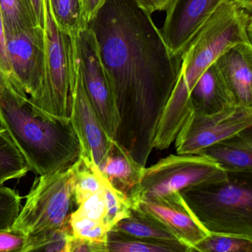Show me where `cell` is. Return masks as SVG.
Segmentation results:
<instances>
[{
    "label": "cell",
    "instance_id": "6da1fadb",
    "mask_svg": "<svg viewBox=\"0 0 252 252\" xmlns=\"http://www.w3.org/2000/svg\"><path fill=\"white\" fill-rule=\"evenodd\" d=\"M120 119L115 141L146 166L162 113L179 75L181 57L134 0H106L89 23Z\"/></svg>",
    "mask_w": 252,
    "mask_h": 252
},
{
    "label": "cell",
    "instance_id": "7a4b0ae2",
    "mask_svg": "<svg viewBox=\"0 0 252 252\" xmlns=\"http://www.w3.org/2000/svg\"><path fill=\"white\" fill-rule=\"evenodd\" d=\"M252 11L235 2L221 4L187 44L179 75L157 128L153 147L166 150L191 114L189 95L199 78L225 50L252 43Z\"/></svg>",
    "mask_w": 252,
    "mask_h": 252
},
{
    "label": "cell",
    "instance_id": "3957f363",
    "mask_svg": "<svg viewBox=\"0 0 252 252\" xmlns=\"http://www.w3.org/2000/svg\"><path fill=\"white\" fill-rule=\"evenodd\" d=\"M0 126L6 130L30 171L51 175L80 157L79 138L70 119L36 111L27 94L2 76L0 85Z\"/></svg>",
    "mask_w": 252,
    "mask_h": 252
},
{
    "label": "cell",
    "instance_id": "277c9868",
    "mask_svg": "<svg viewBox=\"0 0 252 252\" xmlns=\"http://www.w3.org/2000/svg\"><path fill=\"white\" fill-rule=\"evenodd\" d=\"M225 182L180 191L210 234L252 239V174H228Z\"/></svg>",
    "mask_w": 252,
    "mask_h": 252
},
{
    "label": "cell",
    "instance_id": "5b68a950",
    "mask_svg": "<svg viewBox=\"0 0 252 252\" xmlns=\"http://www.w3.org/2000/svg\"><path fill=\"white\" fill-rule=\"evenodd\" d=\"M76 183L73 165L35 179L11 228L26 236L68 225Z\"/></svg>",
    "mask_w": 252,
    "mask_h": 252
},
{
    "label": "cell",
    "instance_id": "8992f818",
    "mask_svg": "<svg viewBox=\"0 0 252 252\" xmlns=\"http://www.w3.org/2000/svg\"><path fill=\"white\" fill-rule=\"evenodd\" d=\"M228 179V172L208 156L170 155L156 164L144 168L141 181L128 197L131 202L159 197Z\"/></svg>",
    "mask_w": 252,
    "mask_h": 252
},
{
    "label": "cell",
    "instance_id": "52a82bcc",
    "mask_svg": "<svg viewBox=\"0 0 252 252\" xmlns=\"http://www.w3.org/2000/svg\"><path fill=\"white\" fill-rule=\"evenodd\" d=\"M45 78L43 94L33 109L51 117H69L70 37L56 25L45 0Z\"/></svg>",
    "mask_w": 252,
    "mask_h": 252
},
{
    "label": "cell",
    "instance_id": "ba28073f",
    "mask_svg": "<svg viewBox=\"0 0 252 252\" xmlns=\"http://www.w3.org/2000/svg\"><path fill=\"white\" fill-rule=\"evenodd\" d=\"M69 117L80 144V156L101 166L114 140L107 133L87 95L76 37H70Z\"/></svg>",
    "mask_w": 252,
    "mask_h": 252
},
{
    "label": "cell",
    "instance_id": "9c48e42d",
    "mask_svg": "<svg viewBox=\"0 0 252 252\" xmlns=\"http://www.w3.org/2000/svg\"><path fill=\"white\" fill-rule=\"evenodd\" d=\"M252 125V106L234 104L209 114L191 112L175 138L177 154H199Z\"/></svg>",
    "mask_w": 252,
    "mask_h": 252
},
{
    "label": "cell",
    "instance_id": "30bf717a",
    "mask_svg": "<svg viewBox=\"0 0 252 252\" xmlns=\"http://www.w3.org/2000/svg\"><path fill=\"white\" fill-rule=\"evenodd\" d=\"M13 83L31 95L35 106L42 97L45 78V35L36 26L14 33H5Z\"/></svg>",
    "mask_w": 252,
    "mask_h": 252
},
{
    "label": "cell",
    "instance_id": "8fae6325",
    "mask_svg": "<svg viewBox=\"0 0 252 252\" xmlns=\"http://www.w3.org/2000/svg\"><path fill=\"white\" fill-rule=\"evenodd\" d=\"M76 40L87 95L104 129L116 140L120 119L95 34L88 26L76 36Z\"/></svg>",
    "mask_w": 252,
    "mask_h": 252
},
{
    "label": "cell",
    "instance_id": "7c38bea8",
    "mask_svg": "<svg viewBox=\"0 0 252 252\" xmlns=\"http://www.w3.org/2000/svg\"><path fill=\"white\" fill-rule=\"evenodd\" d=\"M132 209H139L167 227L194 252V247L210 233L190 210L180 192L131 201Z\"/></svg>",
    "mask_w": 252,
    "mask_h": 252
},
{
    "label": "cell",
    "instance_id": "4fadbf2b",
    "mask_svg": "<svg viewBox=\"0 0 252 252\" xmlns=\"http://www.w3.org/2000/svg\"><path fill=\"white\" fill-rule=\"evenodd\" d=\"M226 2L234 0H172L160 33L174 56L181 57L184 48L199 29Z\"/></svg>",
    "mask_w": 252,
    "mask_h": 252
},
{
    "label": "cell",
    "instance_id": "5bb4252c",
    "mask_svg": "<svg viewBox=\"0 0 252 252\" xmlns=\"http://www.w3.org/2000/svg\"><path fill=\"white\" fill-rule=\"evenodd\" d=\"M215 64L236 104L252 106V44L230 47L217 59Z\"/></svg>",
    "mask_w": 252,
    "mask_h": 252
},
{
    "label": "cell",
    "instance_id": "9a60e30c",
    "mask_svg": "<svg viewBox=\"0 0 252 252\" xmlns=\"http://www.w3.org/2000/svg\"><path fill=\"white\" fill-rule=\"evenodd\" d=\"M189 101L192 112L202 114L216 113L237 104L215 63L194 84L190 93Z\"/></svg>",
    "mask_w": 252,
    "mask_h": 252
},
{
    "label": "cell",
    "instance_id": "2e32d148",
    "mask_svg": "<svg viewBox=\"0 0 252 252\" xmlns=\"http://www.w3.org/2000/svg\"><path fill=\"white\" fill-rule=\"evenodd\" d=\"M111 230L129 237L163 245L170 248L173 252H191V249L167 227L139 209H131L129 216L121 220Z\"/></svg>",
    "mask_w": 252,
    "mask_h": 252
},
{
    "label": "cell",
    "instance_id": "e0dca14e",
    "mask_svg": "<svg viewBox=\"0 0 252 252\" xmlns=\"http://www.w3.org/2000/svg\"><path fill=\"white\" fill-rule=\"evenodd\" d=\"M228 174L252 173V127L202 150Z\"/></svg>",
    "mask_w": 252,
    "mask_h": 252
},
{
    "label": "cell",
    "instance_id": "ac0fdd59",
    "mask_svg": "<svg viewBox=\"0 0 252 252\" xmlns=\"http://www.w3.org/2000/svg\"><path fill=\"white\" fill-rule=\"evenodd\" d=\"M145 167L114 140L113 147L98 169L113 188L129 197L141 181Z\"/></svg>",
    "mask_w": 252,
    "mask_h": 252
},
{
    "label": "cell",
    "instance_id": "d6986e66",
    "mask_svg": "<svg viewBox=\"0 0 252 252\" xmlns=\"http://www.w3.org/2000/svg\"><path fill=\"white\" fill-rule=\"evenodd\" d=\"M56 25L70 37H76L88 27L81 0H48Z\"/></svg>",
    "mask_w": 252,
    "mask_h": 252
},
{
    "label": "cell",
    "instance_id": "ffe728a7",
    "mask_svg": "<svg viewBox=\"0 0 252 252\" xmlns=\"http://www.w3.org/2000/svg\"><path fill=\"white\" fill-rule=\"evenodd\" d=\"M30 171L26 160L5 129L0 126V187L20 179Z\"/></svg>",
    "mask_w": 252,
    "mask_h": 252
},
{
    "label": "cell",
    "instance_id": "44dd1931",
    "mask_svg": "<svg viewBox=\"0 0 252 252\" xmlns=\"http://www.w3.org/2000/svg\"><path fill=\"white\" fill-rule=\"evenodd\" d=\"M0 13L5 33L40 26L32 0H0Z\"/></svg>",
    "mask_w": 252,
    "mask_h": 252
},
{
    "label": "cell",
    "instance_id": "7402d4cb",
    "mask_svg": "<svg viewBox=\"0 0 252 252\" xmlns=\"http://www.w3.org/2000/svg\"><path fill=\"white\" fill-rule=\"evenodd\" d=\"M73 165L76 174L74 200L78 206L90 196L102 190L103 178L98 167L82 156Z\"/></svg>",
    "mask_w": 252,
    "mask_h": 252
},
{
    "label": "cell",
    "instance_id": "603a6c76",
    "mask_svg": "<svg viewBox=\"0 0 252 252\" xmlns=\"http://www.w3.org/2000/svg\"><path fill=\"white\" fill-rule=\"evenodd\" d=\"M70 234L71 231L68 224L62 228L27 236L23 252H67Z\"/></svg>",
    "mask_w": 252,
    "mask_h": 252
},
{
    "label": "cell",
    "instance_id": "cb8c5ba5",
    "mask_svg": "<svg viewBox=\"0 0 252 252\" xmlns=\"http://www.w3.org/2000/svg\"><path fill=\"white\" fill-rule=\"evenodd\" d=\"M103 189L106 205L104 222L110 231L121 220L129 216L132 205L126 194L113 188L104 178Z\"/></svg>",
    "mask_w": 252,
    "mask_h": 252
},
{
    "label": "cell",
    "instance_id": "d4e9b609",
    "mask_svg": "<svg viewBox=\"0 0 252 252\" xmlns=\"http://www.w3.org/2000/svg\"><path fill=\"white\" fill-rule=\"evenodd\" d=\"M107 252H173L163 245L129 237L113 230L107 234Z\"/></svg>",
    "mask_w": 252,
    "mask_h": 252
},
{
    "label": "cell",
    "instance_id": "484cf974",
    "mask_svg": "<svg viewBox=\"0 0 252 252\" xmlns=\"http://www.w3.org/2000/svg\"><path fill=\"white\" fill-rule=\"evenodd\" d=\"M194 252H252V239L210 234L194 246Z\"/></svg>",
    "mask_w": 252,
    "mask_h": 252
},
{
    "label": "cell",
    "instance_id": "4316f807",
    "mask_svg": "<svg viewBox=\"0 0 252 252\" xmlns=\"http://www.w3.org/2000/svg\"><path fill=\"white\" fill-rule=\"evenodd\" d=\"M69 226L75 237L107 244L109 229L102 220H95L72 212L69 217Z\"/></svg>",
    "mask_w": 252,
    "mask_h": 252
},
{
    "label": "cell",
    "instance_id": "83f0119b",
    "mask_svg": "<svg viewBox=\"0 0 252 252\" xmlns=\"http://www.w3.org/2000/svg\"><path fill=\"white\" fill-rule=\"evenodd\" d=\"M73 212L80 216L104 222L106 215L104 189L83 200L78 206V209Z\"/></svg>",
    "mask_w": 252,
    "mask_h": 252
},
{
    "label": "cell",
    "instance_id": "f1b7e54d",
    "mask_svg": "<svg viewBox=\"0 0 252 252\" xmlns=\"http://www.w3.org/2000/svg\"><path fill=\"white\" fill-rule=\"evenodd\" d=\"M27 236L12 228L0 229V252H23Z\"/></svg>",
    "mask_w": 252,
    "mask_h": 252
},
{
    "label": "cell",
    "instance_id": "f546056e",
    "mask_svg": "<svg viewBox=\"0 0 252 252\" xmlns=\"http://www.w3.org/2000/svg\"><path fill=\"white\" fill-rule=\"evenodd\" d=\"M67 252H107V244L70 234Z\"/></svg>",
    "mask_w": 252,
    "mask_h": 252
},
{
    "label": "cell",
    "instance_id": "4dcf8cb0",
    "mask_svg": "<svg viewBox=\"0 0 252 252\" xmlns=\"http://www.w3.org/2000/svg\"><path fill=\"white\" fill-rule=\"evenodd\" d=\"M0 73L5 79L13 82L11 67H10L8 53H7L5 28H4L1 13H0Z\"/></svg>",
    "mask_w": 252,
    "mask_h": 252
},
{
    "label": "cell",
    "instance_id": "1f68e13d",
    "mask_svg": "<svg viewBox=\"0 0 252 252\" xmlns=\"http://www.w3.org/2000/svg\"><path fill=\"white\" fill-rule=\"evenodd\" d=\"M144 12L151 16L156 11H166L172 0H134Z\"/></svg>",
    "mask_w": 252,
    "mask_h": 252
},
{
    "label": "cell",
    "instance_id": "d6a6232c",
    "mask_svg": "<svg viewBox=\"0 0 252 252\" xmlns=\"http://www.w3.org/2000/svg\"><path fill=\"white\" fill-rule=\"evenodd\" d=\"M105 2L106 0H82L84 16L88 25L94 20Z\"/></svg>",
    "mask_w": 252,
    "mask_h": 252
},
{
    "label": "cell",
    "instance_id": "836d02e7",
    "mask_svg": "<svg viewBox=\"0 0 252 252\" xmlns=\"http://www.w3.org/2000/svg\"><path fill=\"white\" fill-rule=\"evenodd\" d=\"M39 24L43 28L45 18V0H32Z\"/></svg>",
    "mask_w": 252,
    "mask_h": 252
},
{
    "label": "cell",
    "instance_id": "e575fe53",
    "mask_svg": "<svg viewBox=\"0 0 252 252\" xmlns=\"http://www.w3.org/2000/svg\"><path fill=\"white\" fill-rule=\"evenodd\" d=\"M234 2L242 8L252 11V0H234Z\"/></svg>",
    "mask_w": 252,
    "mask_h": 252
},
{
    "label": "cell",
    "instance_id": "d590c367",
    "mask_svg": "<svg viewBox=\"0 0 252 252\" xmlns=\"http://www.w3.org/2000/svg\"><path fill=\"white\" fill-rule=\"evenodd\" d=\"M81 1H82V0H81Z\"/></svg>",
    "mask_w": 252,
    "mask_h": 252
}]
</instances>
